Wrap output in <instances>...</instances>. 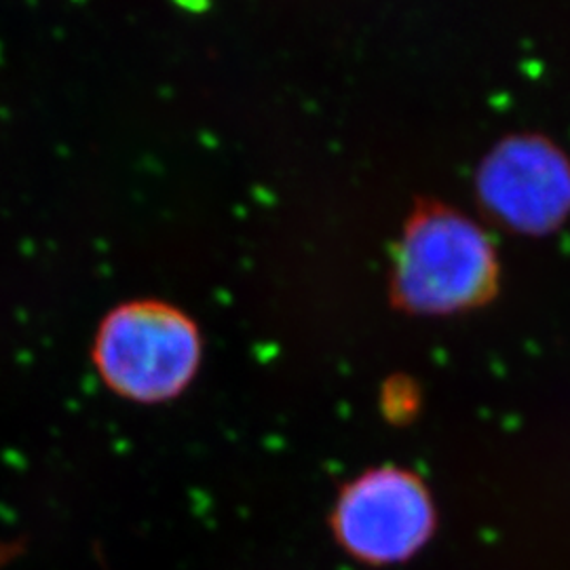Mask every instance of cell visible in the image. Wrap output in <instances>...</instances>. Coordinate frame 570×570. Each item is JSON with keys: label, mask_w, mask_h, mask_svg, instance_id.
<instances>
[{"label": "cell", "mask_w": 570, "mask_h": 570, "mask_svg": "<svg viewBox=\"0 0 570 570\" xmlns=\"http://www.w3.org/2000/svg\"><path fill=\"white\" fill-rule=\"evenodd\" d=\"M497 261L489 237L449 207H425L400 247L395 284L404 303L428 313L475 305L489 296Z\"/></svg>", "instance_id": "7a4b0ae2"}, {"label": "cell", "mask_w": 570, "mask_h": 570, "mask_svg": "<svg viewBox=\"0 0 570 570\" xmlns=\"http://www.w3.org/2000/svg\"><path fill=\"white\" fill-rule=\"evenodd\" d=\"M478 190L503 225L548 233L569 218V159L543 138H511L482 165Z\"/></svg>", "instance_id": "3957f363"}, {"label": "cell", "mask_w": 570, "mask_h": 570, "mask_svg": "<svg viewBox=\"0 0 570 570\" xmlns=\"http://www.w3.org/2000/svg\"><path fill=\"white\" fill-rule=\"evenodd\" d=\"M433 508L423 484L397 469H379L346 489L336 530L346 550L367 562H400L428 541Z\"/></svg>", "instance_id": "277c9868"}, {"label": "cell", "mask_w": 570, "mask_h": 570, "mask_svg": "<svg viewBox=\"0 0 570 570\" xmlns=\"http://www.w3.org/2000/svg\"><path fill=\"white\" fill-rule=\"evenodd\" d=\"M94 360L112 391L146 404L164 402L195 376L202 362V336L176 306L138 301L108 313Z\"/></svg>", "instance_id": "6da1fadb"}]
</instances>
